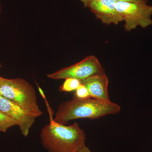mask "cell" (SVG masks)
Listing matches in <instances>:
<instances>
[{"label":"cell","instance_id":"cell-1","mask_svg":"<svg viewBox=\"0 0 152 152\" xmlns=\"http://www.w3.org/2000/svg\"><path fill=\"white\" fill-rule=\"evenodd\" d=\"M121 107L118 104L103 102L92 98L80 99L73 97L70 101L62 103L53 121L66 125L70 121L79 119L94 120L118 113Z\"/></svg>","mask_w":152,"mask_h":152},{"label":"cell","instance_id":"cell-2","mask_svg":"<svg viewBox=\"0 0 152 152\" xmlns=\"http://www.w3.org/2000/svg\"><path fill=\"white\" fill-rule=\"evenodd\" d=\"M40 137L49 152H76L86 145V136L77 123L66 126L52 121L42 128Z\"/></svg>","mask_w":152,"mask_h":152},{"label":"cell","instance_id":"cell-3","mask_svg":"<svg viewBox=\"0 0 152 152\" xmlns=\"http://www.w3.org/2000/svg\"><path fill=\"white\" fill-rule=\"evenodd\" d=\"M0 95L30 114L38 117L43 114L38 105L34 88L24 79H8L0 77Z\"/></svg>","mask_w":152,"mask_h":152},{"label":"cell","instance_id":"cell-4","mask_svg":"<svg viewBox=\"0 0 152 152\" xmlns=\"http://www.w3.org/2000/svg\"><path fill=\"white\" fill-rule=\"evenodd\" d=\"M116 9L124 22L126 31H130L137 27L143 28L152 24V5L148 3L117 1Z\"/></svg>","mask_w":152,"mask_h":152},{"label":"cell","instance_id":"cell-5","mask_svg":"<svg viewBox=\"0 0 152 152\" xmlns=\"http://www.w3.org/2000/svg\"><path fill=\"white\" fill-rule=\"evenodd\" d=\"M104 73L105 69L97 58L94 56H90L77 64L48 74L47 76L52 80H65L72 78L81 81Z\"/></svg>","mask_w":152,"mask_h":152},{"label":"cell","instance_id":"cell-6","mask_svg":"<svg viewBox=\"0 0 152 152\" xmlns=\"http://www.w3.org/2000/svg\"><path fill=\"white\" fill-rule=\"evenodd\" d=\"M0 111L10 117L18 123L23 135L28 137L35 122L37 116L28 113L20 106L0 95Z\"/></svg>","mask_w":152,"mask_h":152},{"label":"cell","instance_id":"cell-7","mask_svg":"<svg viewBox=\"0 0 152 152\" xmlns=\"http://www.w3.org/2000/svg\"><path fill=\"white\" fill-rule=\"evenodd\" d=\"M114 0H100L90 4L88 8L103 23L118 25L122 22Z\"/></svg>","mask_w":152,"mask_h":152},{"label":"cell","instance_id":"cell-8","mask_svg":"<svg viewBox=\"0 0 152 152\" xmlns=\"http://www.w3.org/2000/svg\"><path fill=\"white\" fill-rule=\"evenodd\" d=\"M80 82L87 88L90 97L103 102H110L108 90L109 78L105 73L92 76Z\"/></svg>","mask_w":152,"mask_h":152},{"label":"cell","instance_id":"cell-9","mask_svg":"<svg viewBox=\"0 0 152 152\" xmlns=\"http://www.w3.org/2000/svg\"><path fill=\"white\" fill-rule=\"evenodd\" d=\"M16 126H18V123L15 120L0 111V132H5Z\"/></svg>","mask_w":152,"mask_h":152},{"label":"cell","instance_id":"cell-10","mask_svg":"<svg viewBox=\"0 0 152 152\" xmlns=\"http://www.w3.org/2000/svg\"><path fill=\"white\" fill-rule=\"evenodd\" d=\"M81 84L80 81L77 79L69 78L65 79L63 84L60 86V92H70L75 91Z\"/></svg>","mask_w":152,"mask_h":152},{"label":"cell","instance_id":"cell-11","mask_svg":"<svg viewBox=\"0 0 152 152\" xmlns=\"http://www.w3.org/2000/svg\"><path fill=\"white\" fill-rule=\"evenodd\" d=\"M74 97L80 99H84L90 98L88 91L83 85L81 84L76 90Z\"/></svg>","mask_w":152,"mask_h":152},{"label":"cell","instance_id":"cell-12","mask_svg":"<svg viewBox=\"0 0 152 152\" xmlns=\"http://www.w3.org/2000/svg\"><path fill=\"white\" fill-rule=\"evenodd\" d=\"M115 2L123 1L136 3H148V0H114Z\"/></svg>","mask_w":152,"mask_h":152},{"label":"cell","instance_id":"cell-13","mask_svg":"<svg viewBox=\"0 0 152 152\" xmlns=\"http://www.w3.org/2000/svg\"><path fill=\"white\" fill-rule=\"evenodd\" d=\"M99 1H100V0H80L81 2L83 3V5L85 8H88V6L91 3Z\"/></svg>","mask_w":152,"mask_h":152},{"label":"cell","instance_id":"cell-14","mask_svg":"<svg viewBox=\"0 0 152 152\" xmlns=\"http://www.w3.org/2000/svg\"><path fill=\"white\" fill-rule=\"evenodd\" d=\"M76 152H93L91 151L89 149V148L88 147L86 146V145L84 146L83 147H82L80 149V150H79L77 151Z\"/></svg>","mask_w":152,"mask_h":152},{"label":"cell","instance_id":"cell-15","mask_svg":"<svg viewBox=\"0 0 152 152\" xmlns=\"http://www.w3.org/2000/svg\"><path fill=\"white\" fill-rule=\"evenodd\" d=\"M1 5H0V13H1Z\"/></svg>","mask_w":152,"mask_h":152},{"label":"cell","instance_id":"cell-16","mask_svg":"<svg viewBox=\"0 0 152 152\" xmlns=\"http://www.w3.org/2000/svg\"><path fill=\"white\" fill-rule=\"evenodd\" d=\"M1 63H0V68H1ZM0 77H1V76H0Z\"/></svg>","mask_w":152,"mask_h":152}]
</instances>
